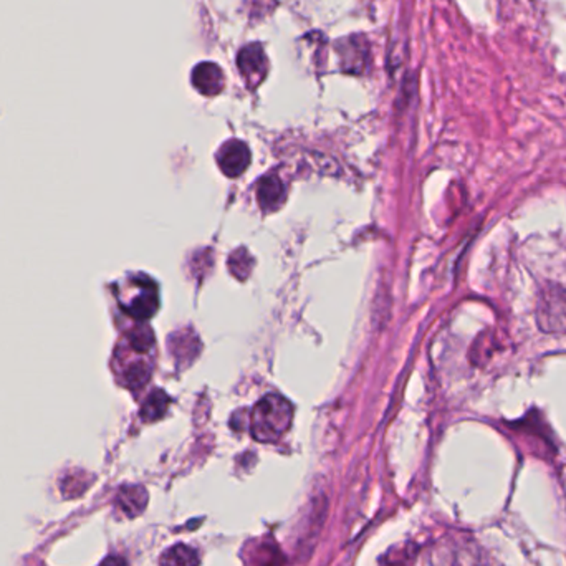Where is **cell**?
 Instances as JSON below:
<instances>
[{
  "label": "cell",
  "mask_w": 566,
  "mask_h": 566,
  "mask_svg": "<svg viewBox=\"0 0 566 566\" xmlns=\"http://www.w3.org/2000/svg\"><path fill=\"white\" fill-rule=\"evenodd\" d=\"M217 159L225 176L239 177L250 165V151L242 141L232 139L221 147Z\"/></svg>",
  "instance_id": "4"
},
{
  "label": "cell",
  "mask_w": 566,
  "mask_h": 566,
  "mask_svg": "<svg viewBox=\"0 0 566 566\" xmlns=\"http://www.w3.org/2000/svg\"><path fill=\"white\" fill-rule=\"evenodd\" d=\"M131 344L135 346V350L139 352H147L153 344V332L147 326L137 328V332L131 336Z\"/></svg>",
  "instance_id": "12"
},
{
  "label": "cell",
  "mask_w": 566,
  "mask_h": 566,
  "mask_svg": "<svg viewBox=\"0 0 566 566\" xmlns=\"http://www.w3.org/2000/svg\"><path fill=\"white\" fill-rule=\"evenodd\" d=\"M282 557L278 553V550H275L274 547L267 548V553H265L264 560L260 561V566H282Z\"/></svg>",
  "instance_id": "13"
},
{
  "label": "cell",
  "mask_w": 566,
  "mask_h": 566,
  "mask_svg": "<svg viewBox=\"0 0 566 566\" xmlns=\"http://www.w3.org/2000/svg\"><path fill=\"white\" fill-rule=\"evenodd\" d=\"M237 69L245 83L254 89L264 81L269 73V60L260 43H249L237 55Z\"/></svg>",
  "instance_id": "3"
},
{
  "label": "cell",
  "mask_w": 566,
  "mask_h": 566,
  "mask_svg": "<svg viewBox=\"0 0 566 566\" xmlns=\"http://www.w3.org/2000/svg\"><path fill=\"white\" fill-rule=\"evenodd\" d=\"M535 316L540 332L566 336V288L547 283L538 295Z\"/></svg>",
  "instance_id": "2"
},
{
  "label": "cell",
  "mask_w": 566,
  "mask_h": 566,
  "mask_svg": "<svg viewBox=\"0 0 566 566\" xmlns=\"http://www.w3.org/2000/svg\"><path fill=\"white\" fill-rule=\"evenodd\" d=\"M257 197L265 211L278 209L285 199V187H283L282 181L277 176H265L259 184Z\"/></svg>",
  "instance_id": "8"
},
{
  "label": "cell",
  "mask_w": 566,
  "mask_h": 566,
  "mask_svg": "<svg viewBox=\"0 0 566 566\" xmlns=\"http://www.w3.org/2000/svg\"><path fill=\"white\" fill-rule=\"evenodd\" d=\"M199 561L201 558L194 548L179 543L175 547L167 548L159 563L161 566H199Z\"/></svg>",
  "instance_id": "9"
},
{
  "label": "cell",
  "mask_w": 566,
  "mask_h": 566,
  "mask_svg": "<svg viewBox=\"0 0 566 566\" xmlns=\"http://www.w3.org/2000/svg\"><path fill=\"white\" fill-rule=\"evenodd\" d=\"M157 305H159V298H157L156 285L153 282L139 283L137 293L129 305H127V310L135 318L146 320L156 313Z\"/></svg>",
  "instance_id": "6"
},
{
  "label": "cell",
  "mask_w": 566,
  "mask_h": 566,
  "mask_svg": "<svg viewBox=\"0 0 566 566\" xmlns=\"http://www.w3.org/2000/svg\"><path fill=\"white\" fill-rule=\"evenodd\" d=\"M147 505L146 488L141 486H125L117 495V508L127 518H135L145 512Z\"/></svg>",
  "instance_id": "7"
},
{
  "label": "cell",
  "mask_w": 566,
  "mask_h": 566,
  "mask_svg": "<svg viewBox=\"0 0 566 566\" xmlns=\"http://www.w3.org/2000/svg\"><path fill=\"white\" fill-rule=\"evenodd\" d=\"M292 420V404L278 394H267L252 410L250 432L259 442H275L290 429Z\"/></svg>",
  "instance_id": "1"
},
{
  "label": "cell",
  "mask_w": 566,
  "mask_h": 566,
  "mask_svg": "<svg viewBox=\"0 0 566 566\" xmlns=\"http://www.w3.org/2000/svg\"><path fill=\"white\" fill-rule=\"evenodd\" d=\"M193 85L205 97H215L224 90V71L212 61H203L193 70Z\"/></svg>",
  "instance_id": "5"
},
{
  "label": "cell",
  "mask_w": 566,
  "mask_h": 566,
  "mask_svg": "<svg viewBox=\"0 0 566 566\" xmlns=\"http://www.w3.org/2000/svg\"><path fill=\"white\" fill-rule=\"evenodd\" d=\"M99 566H127V560L123 557H118V555H111V557L105 558Z\"/></svg>",
  "instance_id": "14"
},
{
  "label": "cell",
  "mask_w": 566,
  "mask_h": 566,
  "mask_svg": "<svg viewBox=\"0 0 566 566\" xmlns=\"http://www.w3.org/2000/svg\"><path fill=\"white\" fill-rule=\"evenodd\" d=\"M167 408H169V396L163 391H155L147 398L146 404L143 406L141 416L147 422H153V420H161L166 414Z\"/></svg>",
  "instance_id": "10"
},
{
  "label": "cell",
  "mask_w": 566,
  "mask_h": 566,
  "mask_svg": "<svg viewBox=\"0 0 566 566\" xmlns=\"http://www.w3.org/2000/svg\"><path fill=\"white\" fill-rule=\"evenodd\" d=\"M229 267H231L232 274H234L237 278H245V277L249 275V272H250V269H252V259H250V255L247 254V250L241 249V250H237V252L231 257Z\"/></svg>",
  "instance_id": "11"
}]
</instances>
